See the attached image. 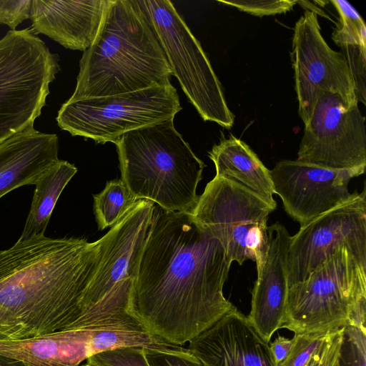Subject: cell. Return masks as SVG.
Returning <instances> with one entry per match:
<instances>
[{
	"mask_svg": "<svg viewBox=\"0 0 366 366\" xmlns=\"http://www.w3.org/2000/svg\"><path fill=\"white\" fill-rule=\"evenodd\" d=\"M231 264L219 240L190 213L154 207L129 311L152 335L179 346L189 342L235 307L223 294Z\"/></svg>",
	"mask_w": 366,
	"mask_h": 366,
	"instance_id": "1",
	"label": "cell"
},
{
	"mask_svg": "<svg viewBox=\"0 0 366 366\" xmlns=\"http://www.w3.org/2000/svg\"><path fill=\"white\" fill-rule=\"evenodd\" d=\"M103 237L39 235L0 252V312L9 339L66 330L81 314V300L99 266Z\"/></svg>",
	"mask_w": 366,
	"mask_h": 366,
	"instance_id": "2",
	"label": "cell"
},
{
	"mask_svg": "<svg viewBox=\"0 0 366 366\" xmlns=\"http://www.w3.org/2000/svg\"><path fill=\"white\" fill-rule=\"evenodd\" d=\"M172 70L137 0H111L98 34L83 52L67 100L113 96L170 84Z\"/></svg>",
	"mask_w": 366,
	"mask_h": 366,
	"instance_id": "3",
	"label": "cell"
},
{
	"mask_svg": "<svg viewBox=\"0 0 366 366\" xmlns=\"http://www.w3.org/2000/svg\"><path fill=\"white\" fill-rule=\"evenodd\" d=\"M114 144L122 180L137 200L192 213L206 165L177 132L174 119L129 132Z\"/></svg>",
	"mask_w": 366,
	"mask_h": 366,
	"instance_id": "4",
	"label": "cell"
},
{
	"mask_svg": "<svg viewBox=\"0 0 366 366\" xmlns=\"http://www.w3.org/2000/svg\"><path fill=\"white\" fill-rule=\"evenodd\" d=\"M366 298V257L341 246L305 281L289 287L282 327L295 334L330 333L345 327Z\"/></svg>",
	"mask_w": 366,
	"mask_h": 366,
	"instance_id": "5",
	"label": "cell"
},
{
	"mask_svg": "<svg viewBox=\"0 0 366 366\" xmlns=\"http://www.w3.org/2000/svg\"><path fill=\"white\" fill-rule=\"evenodd\" d=\"M58 54L31 29L9 30L0 39V144L34 125L60 70Z\"/></svg>",
	"mask_w": 366,
	"mask_h": 366,
	"instance_id": "6",
	"label": "cell"
},
{
	"mask_svg": "<svg viewBox=\"0 0 366 366\" xmlns=\"http://www.w3.org/2000/svg\"><path fill=\"white\" fill-rule=\"evenodd\" d=\"M277 206L231 179L215 176L190 213L219 240L228 261L247 259L262 267L267 250V220Z\"/></svg>",
	"mask_w": 366,
	"mask_h": 366,
	"instance_id": "7",
	"label": "cell"
},
{
	"mask_svg": "<svg viewBox=\"0 0 366 366\" xmlns=\"http://www.w3.org/2000/svg\"><path fill=\"white\" fill-rule=\"evenodd\" d=\"M182 109L172 84L101 97L66 101L58 112V126L72 136L97 144L114 143L123 134L174 119Z\"/></svg>",
	"mask_w": 366,
	"mask_h": 366,
	"instance_id": "8",
	"label": "cell"
},
{
	"mask_svg": "<svg viewBox=\"0 0 366 366\" xmlns=\"http://www.w3.org/2000/svg\"><path fill=\"white\" fill-rule=\"evenodd\" d=\"M159 39L168 64L188 100L204 121L229 129L234 115L212 66L184 19L169 0H137Z\"/></svg>",
	"mask_w": 366,
	"mask_h": 366,
	"instance_id": "9",
	"label": "cell"
},
{
	"mask_svg": "<svg viewBox=\"0 0 366 366\" xmlns=\"http://www.w3.org/2000/svg\"><path fill=\"white\" fill-rule=\"evenodd\" d=\"M320 29L317 14L310 9L304 12L294 28L291 59L298 112L305 125L324 92L339 94L349 107L358 103L342 54L328 46Z\"/></svg>",
	"mask_w": 366,
	"mask_h": 366,
	"instance_id": "10",
	"label": "cell"
},
{
	"mask_svg": "<svg viewBox=\"0 0 366 366\" xmlns=\"http://www.w3.org/2000/svg\"><path fill=\"white\" fill-rule=\"evenodd\" d=\"M297 160L336 169L366 165L365 118L358 105L322 94L305 125Z\"/></svg>",
	"mask_w": 366,
	"mask_h": 366,
	"instance_id": "11",
	"label": "cell"
},
{
	"mask_svg": "<svg viewBox=\"0 0 366 366\" xmlns=\"http://www.w3.org/2000/svg\"><path fill=\"white\" fill-rule=\"evenodd\" d=\"M342 245L366 257V190L324 213L291 236L289 287L302 282Z\"/></svg>",
	"mask_w": 366,
	"mask_h": 366,
	"instance_id": "12",
	"label": "cell"
},
{
	"mask_svg": "<svg viewBox=\"0 0 366 366\" xmlns=\"http://www.w3.org/2000/svg\"><path fill=\"white\" fill-rule=\"evenodd\" d=\"M366 165L336 169L298 160H282L270 170L274 194L285 211L300 227L355 196L349 183L364 174Z\"/></svg>",
	"mask_w": 366,
	"mask_h": 366,
	"instance_id": "13",
	"label": "cell"
},
{
	"mask_svg": "<svg viewBox=\"0 0 366 366\" xmlns=\"http://www.w3.org/2000/svg\"><path fill=\"white\" fill-rule=\"evenodd\" d=\"M154 207L149 200H137L103 236L102 257L82 298L81 314L120 285L132 281Z\"/></svg>",
	"mask_w": 366,
	"mask_h": 366,
	"instance_id": "14",
	"label": "cell"
},
{
	"mask_svg": "<svg viewBox=\"0 0 366 366\" xmlns=\"http://www.w3.org/2000/svg\"><path fill=\"white\" fill-rule=\"evenodd\" d=\"M189 343L205 366H276L269 342L236 307Z\"/></svg>",
	"mask_w": 366,
	"mask_h": 366,
	"instance_id": "15",
	"label": "cell"
},
{
	"mask_svg": "<svg viewBox=\"0 0 366 366\" xmlns=\"http://www.w3.org/2000/svg\"><path fill=\"white\" fill-rule=\"evenodd\" d=\"M267 250L257 272L252 292L251 310L247 319L269 343L274 332L286 318L288 295L287 252L291 235L277 222L267 227Z\"/></svg>",
	"mask_w": 366,
	"mask_h": 366,
	"instance_id": "16",
	"label": "cell"
},
{
	"mask_svg": "<svg viewBox=\"0 0 366 366\" xmlns=\"http://www.w3.org/2000/svg\"><path fill=\"white\" fill-rule=\"evenodd\" d=\"M111 0H32L30 17L35 34L64 47L86 51L94 41Z\"/></svg>",
	"mask_w": 366,
	"mask_h": 366,
	"instance_id": "17",
	"label": "cell"
},
{
	"mask_svg": "<svg viewBox=\"0 0 366 366\" xmlns=\"http://www.w3.org/2000/svg\"><path fill=\"white\" fill-rule=\"evenodd\" d=\"M75 326L90 330L91 356L125 347L187 350L147 332L129 312L128 302L116 298L104 299L85 311L75 322Z\"/></svg>",
	"mask_w": 366,
	"mask_h": 366,
	"instance_id": "18",
	"label": "cell"
},
{
	"mask_svg": "<svg viewBox=\"0 0 366 366\" xmlns=\"http://www.w3.org/2000/svg\"><path fill=\"white\" fill-rule=\"evenodd\" d=\"M56 134L31 125L0 144V198L24 185L34 184L58 159Z\"/></svg>",
	"mask_w": 366,
	"mask_h": 366,
	"instance_id": "19",
	"label": "cell"
},
{
	"mask_svg": "<svg viewBox=\"0 0 366 366\" xmlns=\"http://www.w3.org/2000/svg\"><path fill=\"white\" fill-rule=\"evenodd\" d=\"M87 328L19 339H0V355L26 366H79L90 356Z\"/></svg>",
	"mask_w": 366,
	"mask_h": 366,
	"instance_id": "20",
	"label": "cell"
},
{
	"mask_svg": "<svg viewBox=\"0 0 366 366\" xmlns=\"http://www.w3.org/2000/svg\"><path fill=\"white\" fill-rule=\"evenodd\" d=\"M209 157L214 164L215 176L234 181L277 206L270 170L245 142L232 134L228 138L222 135Z\"/></svg>",
	"mask_w": 366,
	"mask_h": 366,
	"instance_id": "21",
	"label": "cell"
},
{
	"mask_svg": "<svg viewBox=\"0 0 366 366\" xmlns=\"http://www.w3.org/2000/svg\"><path fill=\"white\" fill-rule=\"evenodd\" d=\"M76 172L74 164L58 159L41 174L34 184L31 209L19 240L44 235L61 193Z\"/></svg>",
	"mask_w": 366,
	"mask_h": 366,
	"instance_id": "22",
	"label": "cell"
},
{
	"mask_svg": "<svg viewBox=\"0 0 366 366\" xmlns=\"http://www.w3.org/2000/svg\"><path fill=\"white\" fill-rule=\"evenodd\" d=\"M137 201L122 179L107 182L104 189L94 195L99 229L112 227Z\"/></svg>",
	"mask_w": 366,
	"mask_h": 366,
	"instance_id": "23",
	"label": "cell"
},
{
	"mask_svg": "<svg viewBox=\"0 0 366 366\" xmlns=\"http://www.w3.org/2000/svg\"><path fill=\"white\" fill-rule=\"evenodd\" d=\"M366 298L343 327L338 366H366Z\"/></svg>",
	"mask_w": 366,
	"mask_h": 366,
	"instance_id": "24",
	"label": "cell"
},
{
	"mask_svg": "<svg viewBox=\"0 0 366 366\" xmlns=\"http://www.w3.org/2000/svg\"><path fill=\"white\" fill-rule=\"evenodd\" d=\"M330 2L339 14V22L332 33L335 43L338 46L346 44L366 46L365 24L357 10L345 0Z\"/></svg>",
	"mask_w": 366,
	"mask_h": 366,
	"instance_id": "25",
	"label": "cell"
},
{
	"mask_svg": "<svg viewBox=\"0 0 366 366\" xmlns=\"http://www.w3.org/2000/svg\"><path fill=\"white\" fill-rule=\"evenodd\" d=\"M339 47L342 54L355 89L357 102L366 104V46L358 44H342Z\"/></svg>",
	"mask_w": 366,
	"mask_h": 366,
	"instance_id": "26",
	"label": "cell"
},
{
	"mask_svg": "<svg viewBox=\"0 0 366 366\" xmlns=\"http://www.w3.org/2000/svg\"><path fill=\"white\" fill-rule=\"evenodd\" d=\"M331 332L295 334L289 355L277 366H306Z\"/></svg>",
	"mask_w": 366,
	"mask_h": 366,
	"instance_id": "27",
	"label": "cell"
},
{
	"mask_svg": "<svg viewBox=\"0 0 366 366\" xmlns=\"http://www.w3.org/2000/svg\"><path fill=\"white\" fill-rule=\"evenodd\" d=\"M87 363L96 366H149L143 347H125L101 352L90 356Z\"/></svg>",
	"mask_w": 366,
	"mask_h": 366,
	"instance_id": "28",
	"label": "cell"
},
{
	"mask_svg": "<svg viewBox=\"0 0 366 366\" xmlns=\"http://www.w3.org/2000/svg\"><path fill=\"white\" fill-rule=\"evenodd\" d=\"M149 366H205L188 350L186 351H164L144 348Z\"/></svg>",
	"mask_w": 366,
	"mask_h": 366,
	"instance_id": "29",
	"label": "cell"
},
{
	"mask_svg": "<svg viewBox=\"0 0 366 366\" xmlns=\"http://www.w3.org/2000/svg\"><path fill=\"white\" fill-rule=\"evenodd\" d=\"M219 1L259 16L285 13L292 9L297 2L292 0Z\"/></svg>",
	"mask_w": 366,
	"mask_h": 366,
	"instance_id": "30",
	"label": "cell"
},
{
	"mask_svg": "<svg viewBox=\"0 0 366 366\" xmlns=\"http://www.w3.org/2000/svg\"><path fill=\"white\" fill-rule=\"evenodd\" d=\"M343 327L332 332L306 366H338Z\"/></svg>",
	"mask_w": 366,
	"mask_h": 366,
	"instance_id": "31",
	"label": "cell"
},
{
	"mask_svg": "<svg viewBox=\"0 0 366 366\" xmlns=\"http://www.w3.org/2000/svg\"><path fill=\"white\" fill-rule=\"evenodd\" d=\"M32 0H0V24L11 31L23 21L29 19Z\"/></svg>",
	"mask_w": 366,
	"mask_h": 366,
	"instance_id": "32",
	"label": "cell"
},
{
	"mask_svg": "<svg viewBox=\"0 0 366 366\" xmlns=\"http://www.w3.org/2000/svg\"><path fill=\"white\" fill-rule=\"evenodd\" d=\"M292 339L289 340L279 335L272 342L269 343L276 366L282 363L289 355L292 346Z\"/></svg>",
	"mask_w": 366,
	"mask_h": 366,
	"instance_id": "33",
	"label": "cell"
},
{
	"mask_svg": "<svg viewBox=\"0 0 366 366\" xmlns=\"http://www.w3.org/2000/svg\"><path fill=\"white\" fill-rule=\"evenodd\" d=\"M0 366H26L21 362L0 355Z\"/></svg>",
	"mask_w": 366,
	"mask_h": 366,
	"instance_id": "34",
	"label": "cell"
},
{
	"mask_svg": "<svg viewBox=\"0 0 366 366\" xmlns=\"http://www.w3.org/2000/svg\"><path fill=\"white\" fill-rule=\"evenodd\" d=\"M9 329L6 325L4 319L0 312V339H9Z\"/></svg>",
	"mask_w": 366,
	"mask_h": 366,
	"instance_id": "35",
	"label": "cell"
},
{
	"mask_svg": "<svg viewBox=\"0 0 366 366\" xmlns=\"http://www.w3.org/2000/svg\"><path fill=\"white\" fill-rule=\"evenodd\" d=\"M79 366H96V365H93V364H90V363H87V362H86L85 365H79Z\"/></svg>",
	"mask_w": 366,
	"mask_h": 366,
	"instance_id": "36",
	"label": "cell"
}]
</instances>
